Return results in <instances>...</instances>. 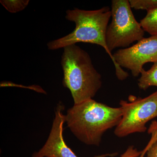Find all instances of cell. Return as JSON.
Instances as JSON below:
<instances>
[{
	"mask_svg": "<svg viewBox=\"0 0 157 157\" xmlns=\"http://www.w3.org/2000/svg\"><path fill=\"white\" fill-rule=\"evenodd\" d=\"M2 5L8 11L15 13L22 11L28 6L29 0H1Z\"/></svg>",
	"mask_w": 157,
	"mask_h": 157,
	"instance_id": "cell-10",
	"label": "cell"
},
{
	"mask_svg": "<svg viewBox=\"0 0 157 157\" xmlns=\"http://www.w3.org/2000/svg\"><path fill=\"white\" fill-rule=\"evenodd\" d=\"M122 116L120 107H110L92 99L74 104L68 109L66 122L82 142L98 146L104 133L117 126Z\"/></svg>",
	"mask_w": 157,
	"mask_h": 157,
	"instance_id": "cell-2",
	"label": "cell"
},
{
	"mask_svg": "<svg viewBox=\"0 0 157 157\" xmlns=\"http://www.w3.org/2000/svg\"></svg>",
	"mask_w": 157,
	"mask_h": 157,
	"instance_id": "cell-15",
	"label": "cell"
},
{
	"mask_svg": "<svg viewBox=\"0 0 157 157\" xmlns=\"http://www.w3.org/2000/svg\"><path fill=\"white\" fill-rule=\"evenodd\" d=\"M131 8L135 10H144L147 11L157 7V0H130Z\"/></svg>",
	"mask_w": 157,
	"mask_h": 157,
	"instance_id": "cell-11",
	"label": "cell"
},
{
	"mask_svg": "<svg viewBox=\"0 0 157 157\" xmlns=\"http://www.w3.org/2000/svg\"><path fill=\"white\" fill-rule=\"evenodd\" d=\"M111 17V9L109 7L92 11L76 8L69 9L66 11V18L75 24V29L67 36L48 42L47 47L49 50H56L78 42L100 45L105 49L112 60L118 79L125 80L128 77V73L116 63L112 52L107 47L106 33Z\"/></svg>",
	"mask_w": 157,
	"mask_h": 157,
	"instance_id": "cell-1",
	"label": "cell"
},
{
	"mask_svg": "<svg viewBox=\"0 0 157 157\" xmlns=\"http://www.w3.org/2000/svg\"><path fill=\"white\" fill-rule=\"evenodd\" d=\"M128 100L120 102L122 116L114 132L118 137L146 132L147 123L157 117V90L144 98L130 95Z\"/></svg>",
	"mask_w": 157,
	"mask_h": 157,
	"instance_id": "cell-5",
	"label": "cell"
},
{
	"mask_svg": "<svg viewBox=\"0 0 157 157\" xmlns=\"http://www.w3.org/2000/svg\"><path fill=\"white\" fill-rule=\"evenodd\" d=\"M147 149H148V147L146 146V147H145V148L142 151V153L140 155V157H144V155L146 153Z\"/></svg>",
	"mask_w": 157,
	"mask_h": 157,
	"instance_id": "cell-14",
	"label": "cell"
},
{
	"mask_svg": "<svg viewBox=\"0 0 157 157\" xmlns=\"http://www.w3.org/2000/svg\"><path fill=\"white\" fill-rule=\"evenodd\" d=\"M113 56L118 66L137 77L145 64L157 61V36L143 38L131 47L117 51Z\"/></svg>",
	"mask_w": 157,
	"mask_h": 157,
	"instance_id": "cell-6",
	"label": "cell"
},
{
	"mask_svg": "<svg viewBox=\"0 0 157 157\" xmlns=\"http://www.w3.org/2000/svg\"><path fill=\"white\" fill-rule=\"evenodd\" d=\"M61 64L63 85L70 90L74 104L93 99L102 86V78L89 54L76 44L68 45L63 48Z\"/></svg>",
	"mask_w": 157,
	"mask_h": 157,
	"instance_id": "cell-3",
	"label": "cell"
},
{
	"mask_svg": "<svg viewBox=\"0 0 157 157\" xmlns=\"http://www.w3.org/2000/svg\"><path fill=\"white\" fill-rule=\"evenodd\" d=\"M140 23L144 32L151 36H157V7L147 11Z\"/></svg>",
	"mask_w": 157,
	"mask_h": 157,
	"instance_id": "cell-9",
	"label": "cell"
},
{
	"mask_svg": "<svg viewBox=\"0 0 157 157\" xmlns=\"http://www.w3.org/2000/svg\"><path fill=\"white\" fill-rule=\"evenodd\" d=\"M111 23L106 33L107 47L110 52L117 48H128L144 38V31L132 12L129 1L113 0Z\"/></svg>",
	"mask_w": 157,
	"mask_h": 157,
	"instance_id": "cell-4",
	"label": "cell"
},
{
	"mask_svg": "<svg viewBox=\"0 0 157 157\" xmlns=\"http://www.w3.org/2000/svg\"><path fill=\"white\" fill-rule=\"evenodd\" d=\"M64 107L59 103L56 107L55 117L49 137L44 146L33 157H78L66 144L63 137V126L66 122V115L63 113ZM113 154H105L95 157H106Z\"/></svg>",
	"mask_w": 157,
	"mask_h": 157,
	"instance_id": "cell-7",
	"label": "cell"
},
{
	"mask_svg": "<svg viewBox=\"0 0 157 157\" xmlns=\"http://www.w3.org/2000/svg\"><path fill=\"white\" fill-rule=\"evenodd\" d=\"M142 152V151H138L133 145H130L120 157H140Z\"/></svg>",
	"mask_w": 157,
	"mask_h": 157,
	"instance_id": "cell-12",
	"label": "cell"
},
{
	"mask_svg": "<svg viewBox=\"0 0 157 157\" xmlns=\"http://www.w3.org/2000/svg\"><path fill=\"white\" fill-rule=\"evenodd\" d=\"M146 154L147 157H157V138L152 142Z\"/></svg>",
	"mask_w": 157,
	"mask_h": 157,
	"instance_id": "cell-13",
	"label": "cell"
},
{
	"mask_svg": "<svg viewBox=\"0 0 157 157\" xmlns=\"http://www.w3.org/2000/svg\"><path fill=\"white\" fill-rule=\"evenodd\" d=\"M153 63L149 70L144 69L141 71L137 83L140 89L146 90L151 86L157 87V61Z\"/></svg>",
	"mask_w": 157,
	"mask_h": 157,
	"instance_id": "cell-8",
	"label": "cell"
}]
</instances>
